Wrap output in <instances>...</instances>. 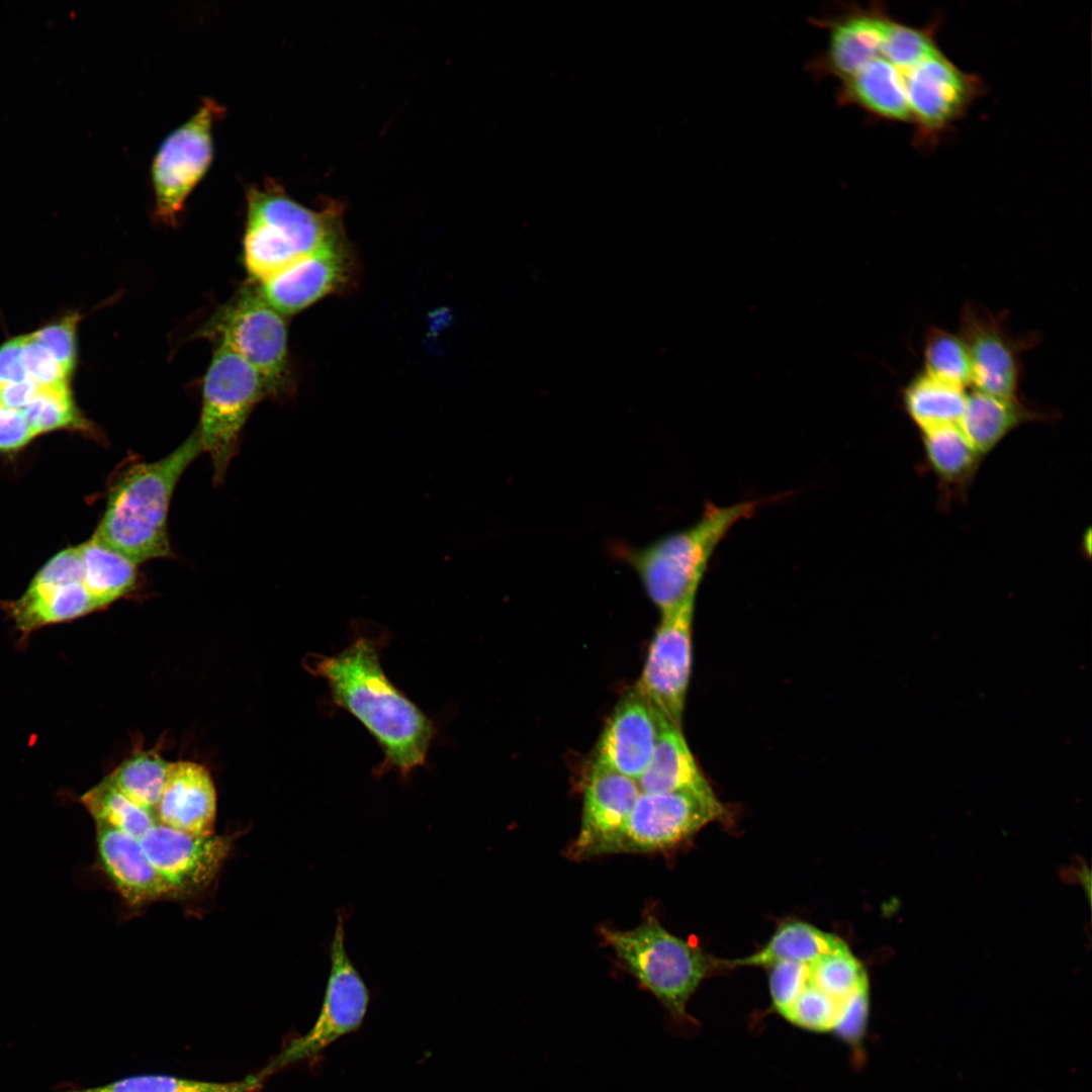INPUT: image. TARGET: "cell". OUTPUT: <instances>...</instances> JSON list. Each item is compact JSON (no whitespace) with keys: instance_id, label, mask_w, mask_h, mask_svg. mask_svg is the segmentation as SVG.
<instances>
[{"instance_id":"6da1fadb","label":"cell","mask_w":1092,"mask_h":1092,"mask_svg":"<svg viewBox=\"0 0 1092 1092\" xmlns=\"http://www.w3.org/2000/svg\"><path fill=\"white\" fill-rule=\"evenodd\" d=\"M379 640L358 635L334 655H313L307 668L324 678L333 702L353 715L381 748L379 775L408 778L425 765L437 733L432 719L384 672Z\"/></svg>"},{"instance_id":"7a4b0ae2","label":"cell","mask_w":1092,"mask_h":1092,"mask_svg":"<svg viewBox=\"0 0 1092 1092\" xmlns=\"http://www.w3.org/2000/svg\"><path fill=\"white\" fill-rule=\"evenodd\" d=\"M203 452L197 428L176 449L151 462L132 463L108 494L93 538L139 565L168 557V512L174 489L188 466Z\"/></svg>"},{"instance_id":"3957f363","label":"cell","mask_w":1092,"mask_h":1092,"mask_svg":"<svg viewBox=\"0 0 1092 1092\" xmlns=\"http://www.w3.org/2000/svg\"><path fill=\"white\" fill-rule=\"evenodd\" d=\"M759 505V500L727 507L708 504L693 526L644 547L621 546L617 551L638 574L649 599L664 614L697 596L715 548L736 523L750 518Z\"/></svg>"},{"instance_id":"277c9868","label":"cell","mask_w":1092,"mask_h":1092,"mask_svg":"<svg viewBox=\"0 0 1092 1092\" xmlns=\"http://www.w3.org/2000/svg\"><path fill=\"white\" fill-rule=\"evenodd\" d=\"M246 197L244 263L258 283L344 233L342 209L335 202L308 208L271 179L249 186Z\"/></svg>"},{"instance_id":"5b68a950","label":"cell","mask_w":1092,"mask_h":1092,"mask_svg":"<svg viewBox=\"0 0 1092 1092\" xmlns=\"http://www.w3.org/2000/svg\"><path fill=\"white\" fill-rule=\"evenodd\" d=\"M600 934L639 985L663 1006L672 1028L689 1029L694 1020L687 1005L708 975L711 959L668 932L653 916L629 930L602 926Z\"/></svg>"},{"instance_id":"8992f818","label":"cell","mask_w":1092,"mask_h":1092,"mask_svg":"<svg viewBox=\"0 0 1092 1092\" xmlns=\"http://www.w3.org/2000/svg\"><path fill=\"white\" fill-rule=\"evenodd\" d=\"M270 390L254 366L219 344L205 373L202 408L197 428L202 450L219 483L235 456L242 430L255 405Z\"/></svg>"},{"instance_id":"52a82bcc","label":"cell","mask_w":1092,"mask_h":1092,"mask_svg":"<svg viewBox=\"0 0 1092 1092\" xmlns=\"http://www.w3.org/2000/svg\"><path fill=\"white\" fill-rule=\"evenodd\" d=\"M202 335L218 340L254 366L272 396L288 388L286 324L258 287L243 288L210 318Z\"/></svg>"},{"instance_id":"ba28073f","label":"cell","mask_w":1092,"mask_h":1092,"mask_svg":"<svg viewBox=\"0 0 1092 1092\" xmlns=\"http://www.w3.org/2000/svg\"><path fill=\"white\" fill-rule=\"evenodd\" d=\"M724 815L725 808L712 789L641 793L621 830L599 855L670 849Z\"/></svg>"},{"instance_id":"9c48e42d","label":"cell","mask_w":1092,"mask_h":1092,"mask_svg":"<svg viewBox=\"0 0 1092 1092\" xmlns=\"http://www.w3.org/2000/svg\"><path fill=\"white\" fill-rule=\"evenodd\" d=\"M223 108L204 98L197 110L172 130L151 166L155 215L174 223L187 197L204 177L213 158L212 125Z\"/></svg>"},{"instance_id":"30bf717a","label":"cell","mask_w":1092,"mask_h":1092,"mask_svg":"<svg viewBox=\"0 0 1092 1092\" xmlns=\"http://www.w3.org/2000/svg\"><path fill=\"white\" fill-rule=\"evenodd\" d=\"M344 918L345 913L341 910L330 947L331 968L325 997L314 1025L281 1052L265 1073L310 1058L361 1025L369 1004V992L346 950Z\"/></svg>"},{"instance_id":"8fae6325","label":"cell","mask_w":1092,"mask_h":1092,"mask_svg":"<svg viewBox=\"0 0 1092 1092\" xmlns=\"http://www.w3.org/2000/svg\"><path fill=\"white\" fill-rule=\"evenodd\" d=\"M959 334L969 353L973 389L999 397L1019 396L1021 356L1035 346L1036 335H1012L1005 311L994 313L973 301L962 308Z\"/></svg>"},{"instance_id":"7c38bea8","label":"cell","mask_w":1092,"mask_h":1092,"mask_svg":"<svg viewBox=\"0 0 1092 1092\" xmlns=\"http://www.w3.org/2000/svg\"><path fill=\"white\" fill-rule=\"evenodd\" d=\"M696 597L661 614L641 676L634 688L671 724L680 727L692 668Z\"/></svg>"},{"instance_id":"4fadbf2b","label":"cell","mask_w":1092,"mask_h":1092,"mask_svg":"<svg viewBox=\"0 0 1092 1092\" xmlns=\"http://www.w3.org/2000/svg\"><path fill=\"white\" fill-rule=\"evenodd\" d=\"M355 270L354 254L343 233L259 282L258 289L273 308L290 315L344 289Z\"/></svg>"},{"instance_id":"5bb4252c","label":"cell","mask_w":1092,"mask_h":1092,"mask_svg":"<svg viewBox=\"0 0 1092 1092\" xmlns=\"http://www.w3.org/2000/svg\"><path fill=\"white\" fill-rule=\"evenodd\" d=\"M140 840L174 897L205 890L216 879L232 844L224 835H193L158 822Z\"/></svg>"},{"instance_id":"9a60e30c","label":"cell","mask_w":1092,"mask_h":1092,"mask_svg":"<svg viewBox=\"0 0 1092 1092\" xmlns=\"http://www.w3.org/2000/svg\"><path fill=\"white\" fill-rule=\"evenodd\" d=\"M640 794L636 780L594 761L583 782L580 828L568 856L584 859L599 855L621 830Z\"/></svg>"},{"instance_id":"2e32d148","label":"cell","mask_w":1092,"mask_h":1092,"mask_svg":"<svg viewBox=\"0 0 1092 1092\" xmlns=\"http://www.w3.org/2000/svg\"><path fill=\"white\" fill-rule=\"evenodd\" d=\"M902 74L911 118L926 131L940 130L953 121L977 89L972 76L962 72L940 52Z\"/></svg>"},{"instance_id":"e0dca14e","label":"cell","mask_w":1092,"mask_h":1092,"mask_svg":"<svg viewBox=\"0 0 1092 1092\" xmlns=\"http://www.w3.org/2000/svg\"><path fill=\"white\" fill-rule=\"evenodd\" d=\"M656 737V711L633 689L609 718L595 761L637 781L649 764Z\"/></svg>"},{"instance_id":"ac0fdd59","label":"cell","mask_w":1092,"mask_h":1092,"mask_svg":"<svg viewBox=\"0 0 1092 1092\" xmlns=\"http://www.w3.org/2000/svg\"><path fill=\"white\" fill-rule=\"evenodd\" d=\"M216 790L209 771L189 760L169 762L155 816L158 823L193 834L215 833Z\"/></svg>"},{"instance_id":"d6986e66","label":"cell","mask_w":1092,"mask_h":1092,"mask_svg":"<svg viewBox=\"0 0 1092 1092\" xmlns=\"http://www.w3.org/2000/svg\"><path fill=\"white\" fill-rule=\"evenodd\" d=\"M96 844L100 866L128 905L136 907L174 898L140 839L96 824Z\"/></svg>"},{"instance_id":"ffe728a7","label":"cell","mask_w":1092,"mask_h":1092,"mask_svg":"<svg viewBox=\"0 0 1092 1092\" xmlns=\"http://www.w3.org/2000/svg\"><path fill=\"white\" fill-rule=\"evenodd\" d=\"M1052 419L1050 412L1028 404L1020 396L999 397L973 389L967 393L959 426L983 459L1021 425Z\"/></svg>"},{"instance_id":"44dd1931","label":"cell","mask_w":1092,"mask_h":1092,"mask_svg":"<svg viewBox=\"0 0 1092 1092\" xmlns=\"http://www.w3.org/2000/svg\"><path fill=\"white\" fill-rule=\"evenodd\" d=\"M657 737L651 759L637 780L641 793L657 794L712 788L700 770L680 727L656 711Z\"/></svg>"},{"instance_id":"7402d4cb","label":"cell","mask_w":1092,"mask_h":1092,"mask_svg":"<svg viewBox=\"0 0 1092 1092\" xmlns=\"http://www.w3.org/2000/svg\"><path fill=\"white\" fill-rule=\"evenodd\" d=\"M892 20L879 11H857L831 24L827 69L842 81L881 55Z\"/></svg>"},{"instance_id":"603a6c76","label":"cell","mask_w":1092,"mask_h":1092,"mask_svg":"<svg viewBox=\"0 0 1092 1092\" xmlns=\"http://www.w3.org/2000/svg\"><path fill=\"white\" fill-rule=\"evenodd\" d=\"M100 609L83 582L54 583L32 579L10 606V614L23 632L60 623Z\"/></svg>"},{"instance_id":"cb8c5ba5","label":"cell","mask_w":1092,"mask_h":1092,"mask_svg":"<svg viewBox=\"0 0 1092 1092\" xmlns=\"http://www.w3.org/2000/svg\"><path fill=\"white\" fill-rule=\"evenodd\" d=\"M925 461L949 500L963 497L983 460L959 425L920 433Z\"/></svg>"},{"instance_id":"d4e9b609","label":"cell","mask_w":1092,"mask_h":1092,"mask_svg":"<svg viewBox=\"0 0 1092 1092\" xmlns=\"http://www.w3.org/2000/svg\"><path fill=\"white\" fill-rule=\"evenodd\" d=\"M842 93L847 101L881 117L911 119L903 74L881 55L845 79Z\"/></svg>"},{"instance_id":"484cf974","label":"cell","mask_w":1092,"mask_h":1092,"mask_svg":"<svg viewBox=\"0 0 1092 1092\" xmlns=\"http://www.w3.org/2000/svg\"><path fill=\"white\" fill-rule=\"evenodd\" d=\"M838 936L803 921L783 923L768 942L746 958L722 963L729 967H770L777 963L795 962L811 965L820 958L847 948Z\"/></svg>"},{"instance_id":"4316f807","label":"cell","mask_w":1092,"mask_h":1092,"mask_svg":"<svg viewBox=\"0 0 1092 1092\" xmlns=\"http://www.w3.org/2000/svg\"><path fill=\"white\" fill-rule=\"evenodd\" d=\"M966 400L965 389L940 381L923 370L901 390L904 412L920 433L959 425Z\"/></svg>"},{"instance_id":"83f0119b","label":"cell","mask_w":1092,"mask_h":1092,"mask_svg":"<svg viewBox=\"0 0 1092 1092\" xmlns=\"http://www.w3.org/2000/svg\"><path fill=\"white\" fill-rule=\"evenodd\" d=\"M80 554L84 585L103 608L125 596L138 585L136 564L124 555L95 538L77 546Z\"/></svg>"},{"instance_id":"f1b7e54d","label":"cell","mask_w":1092,"mask_h":1092,"mask_svg":"<svg viewBox=\"0 0 1092 1092\" xmlns=\"http://www.w3.org/2000/svg\"><path fill=\"white\" fill-rule=\"evenodd\" d=\"M81 802L95 824L114 828L138 839L157 822L155 814L131 801L107 778L85 793Z\"/></svg>"},{"instance_id":"f546056e","label":"cell","mask_w":1092,"mask_h":1092,"mask_svg":"<svg viewBox=\"0 0 1092 1092\" xmlns=\"http://www.w3.org/2000/svg\"><path fill=\"white\" fill-rule=\"evenodd\" d=\"M169 762L155 751H138L106 778L131 801L155 814Z\"/></svg>"},{"instance_id":"4dcf8cb0","label":"cell","mask_w":1092,"mask_h":1092,"mask_svg":"<svg viewBox=\"0 0 1092 1092\" xmlns=\"http://www.w3.org/2000/svg\"><path fill=\"white\" fill-rule=\"evenodd\" d=\"M923 371L950 385L966 389L972 384L969 353L961 335L930 327L923 341Z\"/></svg>"},{"instance_id":"1f68e13d","label":"cell","mask_w":1092,"mask_h":1092,"mask_svg":"<svg viewBox=\"0 0 1092 1092\" xmlns=\"http://www.w3.org/2000/svg\"><path fill=\"white\" fill-rule=\"evenodd\" d=\"M809 980L843 1006L855 995L869 991L866 970L848 947L809 965Z\"/></svg>"},{"instance_id":"d6a6232c","label":"cell","mask_w":1092,"mask_h":1092,"mask_svg":"<svg viewBox=\"0 0 1092 1092\" xmlns=\"http://www.w3.org/2000/svg\"><path fill=\"white\" fill-rule=\"evenodd\" d=\"M262 1083L261 1076H249L237 1082L217 1083L166 1075H140L102 1086L73 1089L68 1092H252Z\"/></svg>"},{"instance_id":"836d02e7","label":"cell","mask_w":1092,"mask_h":1092,"mask_svg":"<svg viewBox=\"0 0 1092 1092\" xmlns=\"http://www.w3.org/2000/svg\"><path fill=\"white\" fill-rule=\"evenodd\" d=\"M20 411L36 436L60 429L88 428L74 403L68 384L38 387Z\"/></svg>"},{"instance_id":"e575fe53","label":"cell","mask_w":1092,"mask_h":1092,"mask_svg":"<svg viewBox=\"0 0 1092 1092\" xmlns=\"http://www.w3.org/2000/svg\"><path fill=\"white\" fill-rule=\"evenodd\" d=\"M844 1007L809 980L782 1015L800 1028L829 1032L834 1031Z\"/></svg>"},{"instance_id":"d590c367","label":"cell","mask_w":1092,"mask_h":1092,"mask_svg":"<svg viewBox=\"0 0 1092 1092\" xmlns=\"http://www.w3.org/2000/svg\"><path fill=\"white\" fill-rule=\"evenodd\" d=\"M937 52L928 31L892 21L881 55L904 72Z\"/></svg>"},{"instance_id":"8d00e7d4","label":"cell","mask_w":1092,"mask_h":1092,"mask_svg":"<svg viewBox=\"0 0 1092 1092\" xmlns=\"http://www.w3.org/2000/svg\"><path fill=\"white\" fill-rule=\"evenodd\" d=\"M78 314H70L30 334L47 348L70 376L76 363V328Z\"/></svg>"},{"instance_id":"74e56055","label":"cell","mask_w":1092,"mask_h":1092,"mask_svg":"<svg viewBox=\"0 0 1092 1092\" xmlns=\"http://www.w3.org/2000/svg\"><path fill=\"white\" fill-rule=\"evenodd\" d=\"M21 360L26 378L38 387H53L68 384V374L42 345L34 341L30 334L23 335Z\"/></svg>"},{"instance_id":"f35d334b","label":"cell","mask_w":1092,"mask_h":1092,"mask_svg":"<svg viewBox=\"0 0 1092 1092\" xmlns=\"http://www.w3.org/2000/svg\"><path fill=\"white\" fill-rule=\"evenodd\" d=\"M808 981L809 965L782 962L770 966L769 992L780 1014L787 1010Z\"/></svg>"},{"instance_id":"ab89813d","label":"cell","mask_w":1092,"mask_h":1092,"mask_svg":"<svg viewBox=\"0 0 1092 1092\" xmlns=\"http://www.w3.org/2000/svg\"><path fill=\"white\" fill-rule=\"evenodd\" d=\"M869 991L854 996L845 1005L834 1032L845 1042L856 1045L864 1036L869 1017Z\"/></svg>"},{"instance_id":"60d3db41","label":"cell","mask_w":1092,"mask_h":1092,"mask_svg":"<svg viewBox=\"0 0 1092 1092\" xmlns=\"http://www.w3.org/2000/svg\"><path fill=\"white\" fill-rule=\"evenodd\" d=\"M36 435L20 410L0 404V452L17 450Z\"/></svg>"},{"instance_id":"b9f144b4","label":"cell","mask_w":1092,"mask_h":1092,"mask_svg":"<svg viewBox=\"0 0 1092 1092\" xmlns=\"http://www.w3.org/2000/svg\"><path fill=\"white\" fill-rule=\"evenodd\" d=\"M23 336L15 337L0 347V386L26 380L21 360Z\"/></svg>"},{"instance_id":"7bdbcfd3","label":"cell","mask_w":1092,"mask_h":1092,"mask_svg":"<svg viewBox=\"0 0 1092 1092\" xmlns=\"http://www.w3.org/2000/svg\"><path fill=\"white\" fill-rule=\"evenodd\" d=\"M38 386L26 379L0 386V404L15 408H23L36 392Z\"/></svg>"},{"instance_id":"ee69618b","label":"cell","mask_w":1092,"mask_h":1092,"mask_svg":"<svg viewBox=\"0 0 1092 1092\" xmlns=\"http://www.w3.org/2000/svg\"><path fill=\"white\" fill-rule=\"evenodd\" d=\"M1082 550L1084 552H1086L1088 556L1090 555V552H1091V531H1090V529H1087V531L1083 535Z\"/></svg>"}]
</instances>
